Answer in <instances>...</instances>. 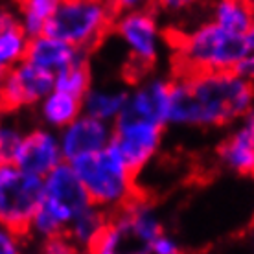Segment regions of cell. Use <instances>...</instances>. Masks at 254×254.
Masks as SVG:
<instances>
[{
    "label": "cell",
    "mask_w": 254,
    "mask_h": 254,
    "mask_svg": "<svg viewBox=\"0 0 254 254\" xmlns=\"http://www.w3.org/2000/svg\"><path fill=\"white\" fill-rule=\"evenodd\" d=\"M254 85L234 70L179 74L172 79L168 126L216 129L243 120Z\"/></svg>",
    "instance_id": "6da1fadb"
},
{
    "label": "cell",
    "mask_w": 254,
    "mask_h": 254,
    "mask_svg": "<svg viewBox=\"0 0 254 254\" xmlns=\"http://www.w3.org/2000/svg\"><path fill=\"white\" fill-rule=\"evenodd\" d=\"M175 52V76L210 72V70H234L249 54L245 35L227 32L214 20L201 22L188 32L172 37Z\"/></svg>",
    "instance_id": "7a4b0ae2"
},
{
    "label": "cell",
    "mask_w": 254,
    "mask_h": 254,
    "mask_svg": "<svg viewBox=\"0 0 254 254\" xmlns=\"http://www.w3.org/2000/svg\"><path fill=\"white\" fill-rule=\"evenodd\" d=\"M70 164L85 186L90 203L111 214L138 197L136 173L111 142L102 151L79 157Z\"/></svg>",
    "instance_id": "3957f363"
},
{
    "label": "cell",
    "mask_w": 254,
    "mask_h": 254,
    "mask_svg": "<svg viewBox=\"0 0 254 254\" xmlns=\"http://www.w3.org/2000/svg\"><path fill=\"white\" fill-rule=\"evenodd\" d=\"M115 19L109 0H61L45 33L90 54L113 32Z\"/></svg>",
    "instance_id": "277c9868"
},
{
    "label": "cell",
    "mask_w": 254,
    "mask_h": 254,
    "mask_svg": "<svg viewBox=\"0 0 254 254\" xmlns=\"http://www.w3.org/2000/svg\"><path fill=\"white\" fill-rule=\"evenodd\" d=\"M43 199V177L15 162L0 164V223L28 236L32 217Z\"/></svg>",
    "instance_id": "5b68a950"
},
{
    "label": "cell",
    "mask_w": 254,
    "mask_h": 254,
    "mask_svg": "<svg viewBox=\"0 0 254 254\" xmlns=\"http://www.w3.org/2000/svg\"><path fill=\"white\" fill-rule=\"evenodd\" d=\"M113 32L127 48L136 76L138 72H146L157 63L162 50V32L151 7L118 13Z\"/></svg>",
    "instance_id": "8992f818"
},
{
    "label": "cell",
    "mask_w": 254,
    "mask_h": 254,
    "mask_svg": "<svg viewBox=\"0 0 254 254\" xmlns=\"http://www.w3.org/2000/svg\"><path fill=\"white\" fill-rule=\"evenodd\" d=\"M162 134H164V126L122 113L113 122L111 144L122 155L126 164L134 173H138L142 168H146L151 162V159L160 149Z\"/></svg>",
    "instance_id": "52a82bcc"
},
{
    "label": "cell",
    "mask_w": 254,
    "mask_h": 254,
    "mask_svg": "<svg viewBox=\"0 0 254 254\" xmlns=\"http://www.w3.org/2000/svg\"><path fill=\"white\" fill-rule=\"evenodd\" d=\"M50 90H54V74L24 59L4 74L0 83V113L9 115L35 107Z\"/></svg>",
    "instance_id": "ba28073f"
},
{
    "label": "cell",
    "mask_w": 254,
    "mask_h": 254,
    "mask_svg": "<svg viewBox=\"0 0 254 254\" xmlns=\"http://www.w3.org/2000/svg\"><path fill=\"white\" fill-rule=\"evenodd\" d=\"M58 133L63 159L72 162L79 157L105 149L113 140V124L81 113L76 120L70 122Z\"/></svg>",
    "instance_id": "9c48e42d"
},
{
    "label": "cell",
    "mask_w": 254,
    "mask_h": 254,
    "mask_svg": "<svg viewBox=\"0 0 254 254\" xmlns=\"http://www.w3.org/2000/svg\"><path fill=\"white\" fill-rule=\"evenodd\" d=\"M63 160L59 133L45 126L24 133L19 153L15 157V164L33 175L45 177Z\"/></svg>",
    "instance_id": "30bf717a"
},
{
    "label": "cell",
    "mask_w": 254,
    "mask_h": 254,
    "mask_svg": "<svg viewBox=\"0 0 254 254\" xmlns=\"http://www.w3.org/2000/svg\"><path fill=\"white\" fill-rule=\"evenodd\" d=\"M170 96H172V79L151 77L129 92L122 113L166 127L170 116Z\"/></svg>",
    "instance_id": "8fae6325"
},
{
    "label": "cell",
    "mask_w": 254,
    "mask_h": 254,
    "mask_svg": "<svg viewBox=\"0 0 254 254\" xmlns=\"http://www.w3.org/2000/svg\"><path fill=\"white\" fill-rule=\"evenodd\" d=\"M111 216H113V221L126 234L127 243H136L138 245L136 251L140 253H147L149 243L164 230L155 208L140 197L127 203L124 208L113 212Z\"/></svg>",
    "instance_id": "7c38bea8"
},
{
    "label": "cell",
    "mask_w": 254,
    "mask_h": 254,
    "mask_svg": "<svg viewBox=\"0 0 254 254\" xmlns=\"http://www.w3.org/2000/svg\"><path fill=\"white\" fill-rule=\"evenodd\" d=\"M43 197L68 210L72 216H76L79 210L90 204L85 186L74 172L72 164L66 160L43 177Z\"/></svg>",
    "instance_id": "4fadbf2b"
},
{
    "label": "cell",
    "mask_w": 254,
    "mask_h": 254,
    "mask_svg": "<svg viewBox=\"0 0 254 254\" xmlns=\"http://www.w3.org/2000/svg\"><path fill=\"white\" fill-rule=\"evenodd\" d=\"M87 56H89L87 52L79 50V48L64 43L61 39L41 33L37 37L30 39L24 59L37 64L39 68H45L52 74H56L70 64L87 59Z\"/></svg>",
    "instance_id": "5bb4252c"
},
{
    "label": "cell",
    "mask_w": 254,
    "mask_h": 254,
    "mask_svg": "<svg viewBox=\"0 0 254 254\" xmlns=\"http://www.w3.org/2000/svg\"><path fill=\"white\" fill-rule=\"evenodd\" d=\"M217 157L230 172L254 175V140L243 122L223 140L217 149Z\"/></svg>",
    "instance_id": "9a60e30c"
},
{
    "label": "cell",
    "mask_w": 254,
    "mask_h": 254,
    "mask_svg": "<svg viewBox=\"0 0 254 254\" xmlns=\"http://www.w3.org/2000/svg\"><path fill=\"white\" fill-rule=\"evenodd\" d=\"M109 219H111V212L90 203L74 216L64 234L74 243L76 251H92V245L105 229Z\"/></svg>",
    "instance_id": "2e32d148"
},
{
    "label": "cell",
    "mask_w": 254,
    "mask_h": 254,
    "mask_svg": "<svg viewBox=\"0 0 254 254\" xmlns=\"http://www.w3.org/2000/svg\"><path fill=\"white\" fill-rule=\"evenodd\" d=\"M37 107L43 124L54 131H61L83 113L81 98H76L58 89L50 90Z\"/></svg>",
    "instance_id": "e0dca14e"
},
{
    "label": "cell",
    "mask_w": 254,
    "mask_h": 254,
    "mask_svg": "<svg viewBox=\"0 0 254 254\" xmlns=\"http://www.w3.org/2000/svg\"><path fill=\"white\" fill-rule=\"evenodd\" d=\"M129 90L124 89H102V87H90L89 92L83 96V113L103 122H113L122 115L127 103Z\"/></svg>",
    "instance_id": "ac0fdd59"
},
{
    "label": "cell",
    "mask_w": 254,
    "mask_h": 254,
    "mask_svg": "<svg viewBox=\"0 0 254 254\" xmlns=\"http://www.w3.org/2000/svg\"><path fill=\"white\" fill-rule=\"evenodd\" d=\"M212 20L227 32L245 35L254 22L253 0H214Z\"/></svg>",
    "instance_id": "d6986e66"
},
{
    "label": "cell",
    "mask_w": 254,
    "mask_h": 254,
    "mask_svg": "<svg viewBox=\"0 0 254 254\" xmlns=\"http://www.w3.org/2000/svg\"><path fill=\"white\" fill-rule=\"evenodd\" d=\"M59 4L61 0H17V17L26 35L32 39L45 33Z\"/></svg>",
    "instance_id": "ffe728a7"
},
{
    "label": "cell",
    "mask_w": 254,
    "mask_h": 254,
    "mask_svg": "<svg viewBox=\"0 0 254 254\" xmlns=\"http://www.w3.org/2000/svg\"><path fill=\"white\" fill-rule=\"evenodd\" d=\"M28 43L30 37L22 30L19 19L0 30V66L7 70L24 61Z\"/></svg>",
    "instance_id": "44dd1931"
},
{
    "label": "cell",
    "mask_w": 254,
    "mask_h": 254,
    "mask_svg": "<svg viewBox=\"0 0 254 254\" xmlns=\"http://www.w3.org/2000/svg\"><path fill=\"white\" fill-rule=\"evenodd\" d=\"M90 87H92V77H90L87 59L70 64V66L54 74V89L68 92V94L81 98V100L83 96L89 92Z\"/></svg>",
    "instance_id": "7402d4cb"
},
{
    "label": "cell",
    "mask_w": 254,
    "mask_h": 254,
    "mask_svg": "<svg viewBox=\"0 0 254 254\" xmlns=\"http://www.w3.org/2000/svg\"><path fill=\"white\" fill-rule=\"evenodd\" d=\"M22 138H24V131L17 124L0 120V164L15 162Z\"/></svg>",
    "instance_id": "603a6c76"
},
{
    "label": "cell",
    "mask_w": 254,
    "mask_h": 254,
    "mask_svg": "<svg viewBox=\"0 0 254 254\" xmlns=\"http://www.w3.org/2000/svg\"><path fill=\"white\" fill-rule=\"evenodd\" d=\"M127 243L126 234L122 232V229L113 221V217L109 219L105 225V229L102 230V234L98 236V240L92 245V253L100 254H115L124 251V245Z\"/></svg>",
    "instance_id": "cb8c5ba5"
},
{
    "label": "cell",
    "mask_w": 254,
    "mask_h": 254,
    "mask_svg": "<svg viewBox=\"0 0 254 254\" xmlns=\"http://www.w3.org/2000/svg\"><path fill=\"white\" fill-rule=\"evenodd\" d=\"M26 236L19 234L17 230L9 229L7 225L0 223V254H17L22 251Z\"/></svg>",
    "instance_id": "d4e9b609"
},
{
    "label": "cell",
    "mask_w": 254,
    "mask_h": 254,
    "mask_svg": "<svg viewBox=\"0 0 254 254\" xmlns=\"http://www.w3.org/2000/svg\"><path fill=\"white\" fill-rule=\"evenodd\" d=\"M204 0H153V6L170 15H183L186 11L195 9Z\"/></svg>",
    "instance_id": "484cf974"
},
{
    "label": "cell",
    "mask_w": 254,
    "mask_h": 254,
    "mask_svg": "<svg viewBox=\"0 0 254 254\" xmlns=\"http://www.w3.org/2000/svg\"><path fill=\"white\" fill-rule=\"evenodd\" d=\"M179 251H181L179 242L170 234H166L164 230L149 243V249H147V253L153 254H177Z\"/></svg>",
    "instance_id": "4316f807"
},
{
    "label": "cell",
    "mask_w": 254,
    "mask_h": 254,
    "mask_svg": "<svg viewBox=\"0 0 254 254\" xmlns=\"http://www.w3.org/2000/svg\"><path fill=\"white\" fill-rule=\"evenodd\" d=\"M43 245H45L46 253H52V254H66V253H74V251H76L74 243L70 242L66 234L52 236V238H48V240L43 242Z\"/></svg>",
    "instance_id": "83f0119b"
},
{
    "label": "cell",
    "mask_w": 254,
    "mask_h": 254,
    "mask_svg": "<svg viewBox=\"0 0 254 254\" xmlns=\"http://www.w3.org/2000/svg\"><path fill=\"white\" fill-rule=\"evenodd\" d=\"M109 2H111L116 15L126 11H134V9H146V7L153 6V0H109Z\"/></svg>",
    "instance_id": "f1b7e54d"
},
{
    "label": "cell",
    "mask_w": 254,
    "mask_h": 254,
    "mask_svg": "<svg viewBox=\"0 0 254 254\" xmlns=\"http://www.w3.org/2000/svg\"><path fill=\"white\" fill-rule=\"evenodd\" d=\"M234 72H238L240 76L245 77L249 83H253V85H254V52L249 50L247 56H245L240 63L236 64Z\"/></svg>",
    "instance_id": "f546056e"
},
{
    "label": "cell",
    "mask_w": 254,
    "mask_h": 254,
    "mask_svg": "<svg viewBox=\"0 0 254 254\" xmlns=\"http://www.w3.org/2000/svg\"><path fill=\"white\" fill-rule=\"evenodd\" d=\"M17 19H19V17H17V13L15 11L7 9V7H0V30H4L6 26H9Z\"/></svg>",
    "instance_id": "4dcf8cb0"
},
{
    "label": "cell",
    "mask_w": 254,
    "mask_h": 254,
    "mask_svg": "<svg viewBox=\"0 0 254 254\" xmlns=\"http://www.w3.org/2000/svg\"><path fill=\"white\" fill-rule=\"evenodd\" d=\"M243 124L247 126V129L251 131V134H253V140H254V103L251 105V109H249V113L245 116H243Z\"/></svg>",
    "instance_id": "1f68e13d"
},
{
    "label": "cell",
    "mask_w": 254,
    "mask_h": 254,
    "mask_svg": "<svg viewBox=\"0 0 254 254\" xmlns=\"http://www.w3.org/2000/svg\"><path fill=\"white\" fill-rule=\"evenodd\" d=\"M245 39H247V45H249V50L254 52V22L253 26L249 28V32L245 33Z\"/></svg>",
    "instance_id": "d6a6232c"
},
{
    "label": "cell",
    "mask_w": 254,
    "mask_h": 254,
    "mask_svg": "<svg viewBox=\"0 0 254 254\" xmlns=\"http://www.w3.org/2000/svg\"><path fill=\"white\" fill-rule=\"evenodd\" d=\"M4 74H6V70L0 66V83H2V79H4Z\"/></svg>",
    "instance_id": "836d02e7"
},
{
    "label": "cell",
    "mask_w": 254,
    "mask_h": 254,
    "mask_svg": "<svg viewBox=\"0 0 254 254\" xmlns=\"http://www.w3.org/2000/svg\"><path fill=\"white\" fill-rule=\"evenodd\" d=\"M253 2H254V0H253Z\"/></svg>",
    "instance_id": "e575fe53"
}]
</instances>
